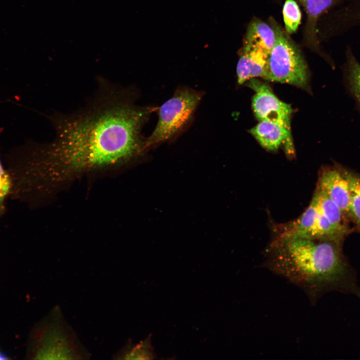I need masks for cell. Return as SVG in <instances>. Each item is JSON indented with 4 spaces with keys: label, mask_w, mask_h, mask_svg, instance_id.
I'll return each instance as SVG.
<instances>
[{
    "label": "cell",
    "mask_w": 360,
    "mask_h": 360,
    "mask_svg": "<svg viewBox=\"0 0 360 360\" xmlns=\"http://www.w3.org/2000/svg\"><path fill=\"white\" fill-rule=\"evenodd\" d=\"M97 81L84 108L50 116L56 134L52 142L25 146V164L38 192L52 194L84 174L120 168L146 150L142 130L154 108L136 105L129 88L102 77Z\"/></svg>",
    "instance_id": "6da1fadb"
},
{
    "label": "cell",
    "mask_w": 360,
    "mask_h": 360,
    "mask_svg": "<svg viewBox=\"0 0 360 360\" xmlns=\"http://www.w3.org/2000/svg\"><path fill=\"white\" fill-rule=\"evenodd\" d=\"M266 266L298 286L310 298L336 283L346 267L336 242L284 236L270 251Z\"/></svg>",
    "instance_id": "7a4b0ae2"
},
{
    "label": "cell",
    "mask_w": 360,
    "mask_h": 360,
    "mask_svg": "<svg viewBox=\"0 0 360 360\" xmlns=\"http://www.w3.org/2000/svg\"><path fill=\"white\" fill-rule=\"evenodd\" d=\"M202 96L201 92L189 88L178 89L160 108L157 124L146 139V148L170 140L190 122Z\"/></svg>",
    "instance_id": "3957f363"
},
{
    "label": "cell",
    "mask_w": 360,
    "mask_h": 360,
    "mask_svg": "<svg viewBox=\"0 0 360 360\" xmlns=\"http://www.w3.org/2000/svg\"><path fill=\"white\" fill-rule=\"evenodd\" d=\"M275 44L268 56L264 78L272 82L305 87L308 80V68L299 49L275 22Z\"/></svg>",
    "instance_id": "277c9868"
},
{
    "label": "cell",
    "mask_w": 360,
    "mask_h": 360,
    "mask_svg": "<svg viewBox=\"0 0 360 360\" xmlns=\"http://www.w3.org/2000/svg\"><path fill=\"white\" fill-rule=\"evenodd\" d=\"M248 84L256 92L252 106L257 118L278 124L290 131V105L278 99L267 84L256 80H252Z\"/></svg>",
    "instance_id": "5b68a950"
},
{
    "label": "cell",
    "mask_w": 360,
    "mask_h": 360,
    "mask_svg": "<svg viewBox=\"0 0 360 360\" xmlns=\"http://www.w3.org/2000/svg\"><path fill=\"white\" fill-rule=\"evenodd\" d=\"M50 325V324H49ZM50 328L44 330L45 333L42 334V338H38L35 356L39 358L43 357L49 358L51 356H80L76 352V340L72 332L68 326L60 320L57 322L55 336L53 334L50 325Z\"/></svg>",
    "instance_id": "8992f818"
},
{
    "label": "cell",
    "mask_w": 360,
    "mask_h": 360,
    "mask_svg": "<svg viewBox=\"0 0 360 360\" xmlns=\"http://www.w3.org/2000/svg\"><path fill=\"white\" fill-rule=\"evenodd\" d=\"M268 56L260 48L244 43L236 66L238 83L242 84L256 77L264 78Z\"/></svg>",
    "instance_id": "52a82bcc"
},
{
    "label": "cell",
    "mask_w": 360,
    "mask_h": 360,
    "mask_svg": "<svg viewBox=\"0 0 360 360\" xmlns=\"http://www.w3.org/2000/svg\"><path fill=\"white\" fill-rule=\"evenodd\" d=\"M318 190L334 201L344 214H348L350 189L344 172H340L333 168L324 170L320 176Z\"/></svg>",
    "instance_id": "ba28073f"
},
{
    "label": "cell",
    "mask_w": 360,
    "mask_h": 360,
    "mask_svg": "<svg viewBox=\"0 0 360 360\" xmlns=\"http://www.w3.org/2000/svg\"><path fill=\"white\" fill-rule=\"evenodd\" d=\"M326 26L332 36H341L360 26V0H348L326 19Z\"/></svg>",
    "instance_id": "9c48e42d"
},
{
    "label": "cell",
    "mask_w": 360,
    "mask_h": 360,
    "mask_svg": "<svg viewBox=\"0 0 360 360\" xmlns=\"http://www.w3.org/2000/svg\"><path fill=\"white\" fill-rule=\"evenodd\" d=\"M252 134L264 148L274 150L284 143L286 152L292 156L294 153L290 131L273 122L260 121L250 130Z\"/></svg>",
    "instance_id": "30bf717a"
},
{
    "label": "cell",
    "mask_w": 360,
    "mask_h": 360,
    "mask_svg": "<svg viewBox=\"0 0 360 360\" xmlns=\"http://www.w3.org/2000/svg\"><path fill=\"white\" fill-rule=\"evenodd\" d=\"M304 7L306 16V34L308 44L322 54L318 39V22L320 17L332 8L341 6L348 0H298Z\"/></svg>",
    "instance_id": "8fae6325"
},
{
    "label": "cell",
    "mask_w": 360,
    "mask_h": 360,
    "mask_svg": "<svg viewBox=\"0 0 360 360\" xmlns=\"http://www.w3.org/2000/svg\"><path fill=\"white\" fill-rule=\"evenodd\" d=\"M274 27L258 19L252 20L245 35L244 43L260 48L270 54L276 41Z\"/></svg>",
    "instance_id": "7c38bea8"
},
{
    "label": "cell",
    "mask_w": 360,
    "mask_h": 360,
    "mask_svg": "<svg viewBox=\"0 0 360 360\" xmlns=\"http://www.w3.org/2000/svg\"><path fill=\"white\" fill-rule=\"evenodd\" d=\"M343 70L346 88L360 111V64L350 46L346 50V62Z\"/></svg>",
    "instance_id": "4fadbf2b"
},
{
    "label": "cell",
    "mask_w": 360,
    "mask_h": 360,
    "mask_svg": "<svg viewBox=\"0 0 360 360\" xmlns=\"http://www.w3.org/2000/svg\"><path fill=\"white\" fill-rule=\"evenodd\" d=\"M318 211L342 234L346 231L344 214L340 207L320 190H316L312 198Z\"/></svg>",
    "instance_id": "5bb4252c"
},
{
    "label": "cell",
    "mask_w": 360,
    "mask_h": 360,
    "mask_svg": "<svg viewBox=\"0 0 360 360\" xmlns=\"http://www.w3.org/2000/svg\"><path fill=\"white\" fill-rule=\"evenodd\" d=\"M318 214L316 202L312 198L308 208L293 223L284 236L304 237L314 224Z\"/></svg>",
    "instance_id": "9a60e30c"
},
{
    "label": "cell",
    "mask_w": 360,
    "mask_h": 360,
    "mask_svg": "<svg viewBox=\"0 0 360 360\" xmlns=\"http://www.w3.org/2000/svg\"><path fill=\"white\" fill-rule=\"evenodd\" d=\"M350 189L349 211L358 224L360 226V177L344 172Z\"/></svg>",
    "instance_id": "2e32d148"
},
{
    "label": "cell",
    "mask_w": 360,
    "mask_h": 360,
    "mask_svg": "<svg viewBox=\"0 0 360 360\" xmlns=\"http://www.w3.org/2000/svg\"><path fill=\"white\" fill-rule=\"evenodd\" d=\"M282 14L286 32L288 34L295 32L300 24L302 16L296 2L294 0H286Z\"/></svg>",
    "instance_id": "e0dca14e"
},
{
    "label": "cell",
    "mask_w": 360,
    "mask_h": 360,
    "mask_svg": "<svg viewBox=\"0 0 360 360\" xmlns=\"http://www.w3.org/2000/svg\"><path fill=\"white\" fill-rule=\"evenodd\" d=\"M151 336H148L146 340L139 344L126 349V354L124 356L126 358L132 359H154L156 358L151 345Z\"/></svg>",
    "instance_id": "ac0fdd59"
},
{
    "label": "cell",
    "mask_w": 360,
    "mask_h": 360,
    "mask_svg": "<svg viewBox=\"0 0 360 360\" xmlns=\"http://www.w3.org/2000/svg\"><path fill=\"white\" fill-rule=\"evenodd\" d=\"M11 184L10 178L0 161V210L3 209L4 201L10 190Z\"/></svg>",
    "instance_id": "d6986e66"
},
{
    "label": "cell",
    "mask_w": 360,
    "mask_h": 360,
    "mask_svg": "<svg viewBox=\"0 0 360 360\" xmlns=\"http://www.w3.org/2000/svg\"><path fill=\"white\" fill-rule=\"evenodd\" d=\"M8 358L7 355L0 350V360H8Z\"/></svg>",
    "instance_id": "ffe728a7"
}]
</instances>
